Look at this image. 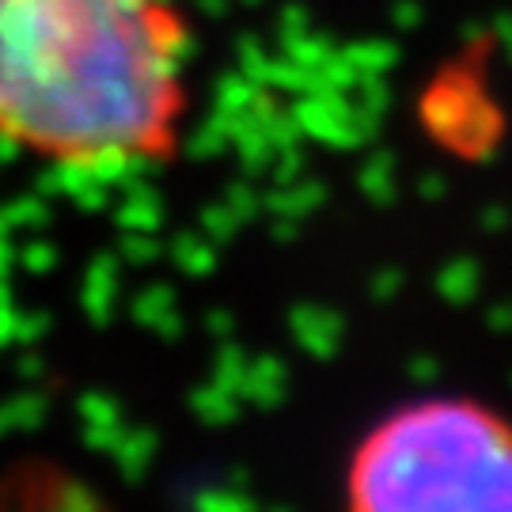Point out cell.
<instances>
[{
    "label": "cell",
    "instance_id": "5b68a950",
    "mask_svg": "<svg viewBox=\"0 0 512 512\" xmlns=\"http://www.w3.org/2000/svg\"><path fill=\"white\" fill-rule=\"evenodd\" d=\"M194 414H198L205 425H228V421L239 418V395L213 380V384L198 387V395H194Z\"/></svg>",
    "mask_w": 512,
    "mask_h": 512
},
{
    "label": "cell",
    "instance_id": "6da1fadb",
    "mask_svg": "<svg viewBox=\"0 0 512 512\" xmlns=\"http://www.w3.org/2000/svg\"><path fill=\"white\" fill-rule=\"evenodd\" d=\"M186 27L171 0H0V145L114 175L175 145Z\"/></svg>",
    "mask_w": 512,
    "mask_h": 512
},
{
    "label": "cell",
    "instance_id": "8fae6325",
    "mask_svg": "<svg viewBox=\"0 0 512 512\" xmlns=\"http://www.w3.org/2000/svg\"><path fill=\"white\" fill-rule=\"evenodd\" d=\"M399 293H403V274L399 270H384V274L372 281V300L376 304H387V300H395Z\"/></svg>",
    "mask_w": 512,
    "mask_h": 512
},
{
    "label": "cell",
    "instance_id": "7c38bea8",
    "mask_svg": "<svg viewBox=\"0 0 512 512\" xmlns=\"http://www.w3.org/2000/svg\"><path fill=\"white\" fill-rule=\"evenodd\" d=\"M490 330H497V334H505V330H512V304H505V308H494V311H490Z\"/></svg>",
    "mask_w": 512,
    "mask_h": 512
},
{
    "label": "cell",
    "instance_id": "5bb4252c",
    "mask_svg": "<svg viewBox=\"0 0 512 512\" xmlns=\"http://www.w3.org/2000/svg\"><path fill=\"white\" fill-rule=\"evenodd\" d=\"M266 512H293V509H285V505H277V509H266Z\"/></svg>",
    "mask_w": 512,
    "mask_h": 512
},
{
    "label": "cell",
    "instance_id": "ba28073f",
    "mask_svg": "<svg viewBox=\"0 0 512 512\" xmlns=\"http://www.w3.org/2000/svg\"><path fill=\"white\" fill-rule=\"evenodd\" d=\"M198 512H258V505L247 497V490L228 486V490H205L198 494Z\"/></svg>",
    "mask_w": 512,
    "mask_h": 512
},
{
    "label": "cell",
    "instance_id": "7a4b0ae2",
    "mask_svg": "<svg viewBox=\"0 0 512 512\" xmlns=\"http://www.w3.org/2000/svg\"><path fill=\"white\" fill-rule=\"evenodd\" d=\"M353 512H512V429L475 403H421L361 444Z\"/></svg>",
    "mask_w": 512,
    "mask_h": 512
},
{
    "label": "cell",
    "instance_id": "30bf717a",
    "mask_svg": "<svg viewBox=\"0 0 512 512\" xmlns=\"http://www.w3.org/2000/svg\"><path fill=\"white\" fill-rule=\"evenodd\" d=\"M148 459H152V437H145V433H133V437L122 444V463H126V471H129V475H137Z\"/></svg>",
    "mask_w": 512,
    "mask_h": 512
},
{
    "label": "cell",
    "instance_id": "9a60e30c",
    "mask_svg": "<svg viewBox=\"0 0 512 512\" xmlns=\"http://www.w3.org/2000/svg\"><path fill=\"white\" fill-rule=\"evenodd\" d=\"M509 384H512V372H509Z\"/></svg>",
    "mask_w": 512,
    "mask_h": 512
},
{
    "label": "cell",
    "instance_id": "52a82bcc",
    "mask_svg": "<svg viewBox=\"0 0 512 512\" xmlns=\"http://www.w3.org/2000/svg\"><path fill=\"white\" fill-rule=\"evenodd\" d=\"M247 368H251V357L239 346H232V342H224L217 357V368H213V380L239 395V391H243V380H247Z\"/></svg>",
    "mask_w": 512,
    "mask_h": 512
},
{
    "label": "cell",
    "instance_id": "277c9868",
    "mask_svg": "<svg viewBox=\"0 0 512 512\" xmlns=\"http://www.w3.org/2000/svg\"><path fill=\"white\" fill-rule=\"evenodd\" d=\"M289 395V365L266 353V357H255L251 368H247V380H243V391L239 399L243 403L258 406V410H277Z\"/></svg>",
    "mask_w": 512,
    "mask_h": 512
},
{
    "label": "cell",
    "instance_id": "4fadbf2b",
    "mask_svg": "<svg viewBox=\"0 0 512 512\" xmlns=\"http://www.w3.org/2000/svg\"><path fill=\"white\" fill-rule=\"evenodd\" d=\"M209 330H213L217 338H228V334H232V315H228V311H213V315H209Z\"/></svg>",
    "mask_w": 512,
    "mask_h": 512
},
{
    "label": "cell",
    "instance_id": "9c48e42d",
    "mask_svg": "<svg viewBox=\"0 0 512 512\" xmlns=\"http://www.w3.org/2000/svg\"><path fill=\"white\" fill-rule=\"evenodd\" d=\"M406 376H410V384L433 387L440 380V361L433 353H414V357L406 361Z\"/></svg>",
    "mask_w": 512,
    "mask_h": 512
},
{
    "label": "cell",
    "instance_id": "8992f818",
    "mask_svg": "<svg viewBox=\"0 0 512 512\" xmlns=\"http://www.w3.org/2000/svg\"><path fill=\"white\" fill-rule=\"evenodd\" d=\"M437 293H440V300H448V304H471L478 293V266L467 262V258L448 262L437 277Z\"/></svg>",
    "mask_w": 512,
    "mask_h": 512
},
{
    "label": "cell",
    "instance_id": "3957f363",
    "mask_svg": "<svg viewBox=\"0 0 512 512\" xmlns=\"http://www.w3.org/2000/svg\"><path fill=\"white\" fill-rule=\"evenodd\" d=\"M289 334L308 357L330 361V357H338V349L346 342V323L338 311L319 308V304H296L289 311Z\"/></svg>",
    "mask_w": 512,
    "mask_h": 512
}]
</instances>
